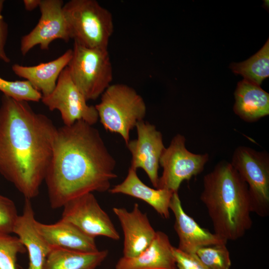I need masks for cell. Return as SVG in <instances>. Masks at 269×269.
Returning a JSON list of instances; mask_svg holds the SVG:
<instances>
[{
  "mask_svg": "<svg viewBox=\"0 0 269 269\" xmlns=\"http://www.w3.org/2000/svg\"><path fill=\"white\" fill-rule=\"evenodd\" d=\"M116 161L99 131L80 120L57 128L51 160L44 179L53 209L94 191L110 189L117 177Z\"/></svg>",
  "mask_w": 269,
  "mask_h": 269,
  "instance_id": "6da1fadb",
  "label": "cell"
},
{
  "mask_svg": "<svg viewBox=\"0 0 269 269\" xmlns=\"http://www.w3.org/2000/svg\"><path fill=\"white\" fill-rule=\"evenodd\" d=\"M57 128L28 102L2 95L0 173L24 196L36 197L50 163Z\"/></svg>",
  "mask_w": 269,
  "mask_h": 269,
  "instance_id": "7a4b0ae2",
  "label": "cell"
},
{
  "mask_svg": "<svg viewBox=\"0 0 269 269\" xmlns=\"http://www.w3.org/2000/svg\"><path fill=\"white\" fill-rule=\"evenodd\" d=\"M200 198L207 209L214 233L221 238L238 240L252 227L248 187L230 162H219L204 176Z\"/></svg>",
  "mask_w": 269,
  "mask_h": 269,
  "instance_id": "3957f363",
  "label": "cell"
},
{
  "mask_svg": "<svg viewBox=\"0 0 269 269\" xmlns=\"http://www.w3.org/2000/svg\"><path fill=\"white\" fill-rule=\"evenodd\" d=\"M95 106L104 129L119 134L126 144L131 131L143 120L146 106L142 97L132 87L124 84L110 85Z\"/></svg>",
  "mask_w": 269,
  "mask_h": 269,
  "instance_id": "277c9868",
  "label": "cell"
},
{
  "mask_svg": "<svg viewBox=\"0 0 269 269\" xmlns=\"http://www.w3.org/2000/svg\"><path fill=\"white\" fill-rule=\"evenodd\" d=\"M63 10L74 41L89 48L108 49L114 31L109 10L95 0H71Z\"/></svg>",
  "mask_w": 269,
  "mask_h": 269,
  "instance_id": "5b68a950",
  "label": "cell"
},
{
  "mask_svg": "<svg viewBox=\"0 0 269 269\" xmlns=\"http://www.w3.org/2000/svg\"><path fill=\"white\" fill-rule=\"evenodd\" d=\"M67 68L72 81L87 101L101 96L113 80L108 49L89 48L74 41Z\"/></svg>",
  "mask_w": 269,
  "mask_h": 269,
  "instance_id": "8992f818",
  "label": "cell"
},
{
  "mask_svg": "<svg viewBox=\"0 0 269 269\" xmlns=\"http://www.w3.org/2000/svg\"><path fill=\"white\" fill-rule=\"evenodd\" d=\"M247 183L252 212L261 217L269 215V155L249 147L239 146L230 162Z\"/></svg>",
  "mask_w": 269,
  "mask_h": 269,
  "instance_id": "52a82bcc",
  "label": "cell"
},
{
  "mask_svg": "<svg viewBox=\"0 0 269 269\" xmlns=\"http://www.w3.org/2000/svg\"><path fill=\"white\" fill-rule=\"evenodd\" d=\"M184 135L177 134L165 147L159 160L163 168L157 188L178 192L181 183L201 173L209 160L208 153L195 154L185 147Z\"/></svg>",
  "mask_w": 269,
  "mask_h": 269,
  "instance_id": "ba28073f",
  "label": "cell"
},
{
  "mask_svg": "<svg viewBox=\"0 0 269 269\" xmlns=\"http://www.w3.org/2000/svg\"><path fill=\"white\" fill-rule=\"evenodd\" d=\"M41 100L49 110L59 111L65 126L80 120L93 126L99 120L95 106L87 104V101L72 81L67 66L61 73L53 91L42 96Z\"/></svg>",
  "mask_w": 269,
  "mask_h": 269,
  "instance_id": "9c48e42d",
  "label": "cell"
},
{
  "mask_svg": "<svg viewBox=\"0 0 269 269\" xmlns=\"http://www.w3.org/2000/svg\"><path fill=\"white\" fill-rule=\"evenodd\" d=\"M63 207L61 219L73 224L87 235L94 238L104 236L114 240L120 239L111 219L92 193L75 198Z\"/></svg>",
  "mask_w": 269,
  "mask_h": 269,
  "instance_id": "30bf717a",
  "label": "cell"
},
{
  "mask_svg": "<svg viewBox=\"0 0 269 269\" xmlns=\"http://www.w3.org/2000/svg\"><path fill=\"white\" fill-rule=\"evenodd\" d=\"M63 5L61 0H40L39 7L41 16L38 22L21 39L20 49L22 55H25L37 45L41 49L47 50L56 39L68 42L71 39Z\"/></svg>",
  "mask_w": 269,
  "mask_h": 269,
  "instance_id": "8fae6325",
  "label": "cell"
},
{
  "mask_svg": "<svg viewBox=\"0 0 269 269\" xmlns=\"http://www.w3.org/2000/svg\"><path fill=\"white\" fill-rule=\"evenodd\" d=\"M137 138L130 140L126 146L132 155L131 167L142 169L155 188H157L159 160L165 148L162 134L156 127L144 120L135 126Z\"/></svg>",
  "mask_w": 269,
  "mask_h": 269,
  "instance_id": "7c38bea8",
  "label": "cell"
},
{
  "mask_svg": "<svg viewBox=\"0 0 269 269\" xmlns=\"http://www.w3.org/2000/svg\"><path fill=\"white\" fill-rule=\"evenodd\" d=\"M113 211L124 235L123 257L130 258L139 255L149 247L156 234L146 214L142 213L137 203L131 211L121 207H114Z\"/></svg>",
  "mask_w": 269,
  "mask_h": 269,
  "instance_id": "4fadbf2b",
  "label": "cell"
},
{
  "mask_svg": "<svg viewBox=\"0 0 269 269\" xmlns=\"http://www.w3.org/2000/svg\"><path fill=\"white\" fill-rule=\"evenodd\" d=\"M169 209L175 217L174 229L179 239L180 250L195 254L200 248L210 245L226 244V240L215 233L202 228L183 209L178 192H174L170 202Z\"/></svg>",
  "mask_w": 269,
  "mask_h": 269,
  "instance_id": "5bb4252c",
  "label": "cell"
},
{
  "mask_svg": "<svg viewBox=\"0 0 269 269\" xmlns=\"http://www.w3.org/2000/svg\"><path fill=\"white\" fill-rule=\"evenodd\" d=\"M36 221L30 200L25 199L22 214L18 215L13 233L17 235L27 251L29 264L26 269H43L52 249L38 232Z\"/></svg>",
  "mask_w": 269,
  "mask_h": 269,
  "instance_id": "9a60e30c",
  "label": "cell"
},
{
  "mask_svg": "<svg viewBox=\"0 0 269 269\" xmlns=\"http://www.w3.org/2000/svg\"><path fill=\"white\" fill-rule=\"evenodd\" d=\"M36 228L52 248H60L71 251L91 253L99 250L95 238L89 236L73 224L60 219L52 224L41 223L36 220Z\"/></svg>",
  "mask_w": 269,
  "mask_h": 269,
  "instance_id": "2e32d148",
  "label": "cell"
},
{
  "mask_svg": "<svg viewBox=\"0 0 269 269\" xmlns=\"http://www.w3.org/2000/svg\"><path fill=\"white\" fill-rule=\"evenodd\" d=\"M173 249L168 236L156 231L147 248L135 257L120 258L115 269H177Z\"/></svg>",
  "mask_w": 269,
  "mask_h": 269,
  "instance_id": "e0dca14e",
  "label": "cell"
},
{
  "mask_svg": "<svg viewBox=\"0 0 269 269\" xmlns=\"http://www.w3.org/2000/svg\"><path fill=\"white\" fill-rule=\"evenodd\" d=\"M111 194H123L141 200L151 206L160 216L169 217V205L172 191L152 188L145 185L138 177L136 170L130 167L125 179L109 190Z\"/></svg>",
  "mask_w": 269,
  "mask_h": 269,
  "instance_id": "ac0fdd59",
  "label": "cell"
},
{
  "mask_svg": "<svg viewBox=\"0 0 269 269\" xmlns=\"http://www.w3.org/2000/svg\"><path fill=\"white\" fill-rule=\"evenodd\" d=\"M72 56V49H68L56 59L34 66H12L14 73L23 78L42 94L46 96L54 89L62 71L67 66Z\"/></svg>",
  "mask_w": 269,
  "mask_h": 269,
  "instance_id": "d6986e66",
  "label": "cell"
},
{
  "mask_svg": "<svg viewBox=\"0 0 269 269\" xmlns=\"http://www.w3.org/2000/svg\"><path fill=\"white\" fill-rule=\"evenodd\" d=\"M235 113L244 121L252 123L269 114V94L260 86L244 79L235 92Z\"/></svg>",
  "mask_w": 269,
  "mask_h": 269,
  "instance_id": "ffe728a7",
  "label": "cell"
},
{
  "mask_svg": "<svg viewBox=\"0 0 269 269\" xmlns=\"http://www.w3.org/2000/svg\"><path fill=\"white\" fill-rule=\"evenodd\" d=\"M107 250L91 253L52 248L43 269H95L106 259Z\"/></svg>",
  "mask_w": 269,
  "mask_h": 269,
  "instance_id": "44dd1931",
  "label": "cell"
},
{
  "mask_svg": "<svg viewBox=\"0 0 269 269\" xmlns=\"http://www.w3.org/2000/svg\"><path fill=\"white\" fill-rule=\"evenodd\" d=\"M230 68L236 74L260 86L269 76V40L264 46L248 60L240 63H232Z\"/></svg>",
  "mask_w": 269,
  "mask_h": 269,
  "instance_id": "7402d4cb",
  "label": "cell"
},
{
  "mask_svg": "<svg viewBox=\"0 0 269 269\" xmlns=\"http://www.w3.org/2000/svg\"><path fill=\"white\" fill-rule=\"evenodd\" d=\"M209 269H230L231 261L226 244L205 246L195 253Z\"/></svg>",
  "mask_w": 269,
  "mask_h": 269,
  "instance_id": "603a6c76",
  "label": "cell"
},
{
  "mask_svg": "<svg viewBox=\"0 0 269 269\" xmlns=\"http://www.w3.org/2000/svg\"><path fill=\"white\" fill-rule=\"evenodd\" d=\"M0 91L15 100L39 102L42 95L27 80L8 81L0 77Z\"/></svg>",
  "mask_w": 269,
  "mask_h": 269,
  "instance_id": "cb8c5ba5",
  "label": "cell"
},
{
  "mask_svg": "<svg viewBox=\"0 0 269 269\" xmlns=\"http://www.w3.org/2000/svg\"><path fill=\"white\" fill-rule=\"evenodd\" d=\"M25 251L18 237L0 233V269H17V256Z\"/></svg>",
  "mask_w": 269,
  "mask_h": 269,
  "instance_id": "d4e9b609",
  "label": "cell"
},
{
  "mask_svg": "<svg viewBox=\"0 0 269 269\" xmlns=\"http://www.w3.org/2000/svg\"><path fill=\"white\" fill-rule=\"evenodd\" d=\"M18 216L13 202L0 195V233L9 234L13 233Z\"/></svg>",
  "mask_w": 269,
  "mask_h": 269,
  "instance_id": "484cf974",
  "label": "cell"
},
{
  "mask_svg": "<svg viewBox=\"0 0 269 269\" xmlns=\"http://www.w3.org/2000/svg\"><path fill=\"white\" fill-rule=\"evenodd\" d=\"M173 252L177 269H209L196 254L185 253L174 247Z\"/></svg>",
  "mask_w": 269,
  "mask_h": 269,
  "instance_id": "4316f807",
  "label": "cell"
},
{
  "mask_svg": "<svg viewBox=\"0 0 269 269\" xmlns=\"http://www.w3.org/2000/svg\"><path fill=\"white\" fill-rule=\"evenodd\" d=\"M4 2L3 0H0V59L8 63L10 62V59L5 51L8 35V25L4 20L2 13Z\"/></svg>",
  "mask_w": 269,
  "mask_h": 269,
  "instance_id": "83f0119b",
  "label": "cell"
},
{
  "mask_svg": "<svg viewBox=\"0 0 269 269\" xmlns=\"http://www.w3.org/2000/svg\"><path fill=\"white\" fill-rule=\"evenodd\" d=\"M23 2L26 10L32 11L39 7L40 0H24Z\"/></svg>",
  "mask_w": 269,
  "mask_h": 269,
  "instance_id": "f1b7e54d",
  "label": "cell"
}]
</instances>
